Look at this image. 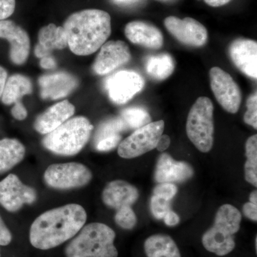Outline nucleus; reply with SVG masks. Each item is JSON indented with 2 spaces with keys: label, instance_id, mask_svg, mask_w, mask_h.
I'll use <instances>...</instances> for the list:
<instances>
[{
  "label": "nucleus",
  "instance_id": "1",
  "mask_svg": "<svg viewBox=\"0 0 257 257\" xmlns=\"http://www.w3.org/2000/svg\"><path fill=\"white\" fill-rule=\"evenodd\" d=\"M85 209L78 204H69L42 213L33 221L30 241L34 247L48 250L72 239L87 221Z\"/></svg>",
  "mask_w": 257,
  "mask_h": 257
},
{
  "label": "nucleus",
  "instance_id": "2",
  "mask_svg": "<svg viewBox=\"0 0 257 257\" xmlns=\"http://www.w3.org/2000/svg\"><path fill=\"white\" fill-rule=\"evenodd\" d=\"M62 28L68 47L74 55H90L110 36L111 17L104 10H82L69 15Z\"/></svg>",
  "mask_w": 257,
  "mask_h": 257
},
{
  "label": "nucleus",
  "instance_id": "3",
  "mask_svg": "<svg viewBox=\"0 0 257 257\" xmlns=\"http://www.w3.org/2000/svg\"><path fill=\"white\" fill-rule=\"evenodd\" d=\"M115 237L114 230L107 225H84L66 247V257H117Z\"/></svg>",
  "mask_w": 257,
  "mask_h": 257
},
{
  "label": "nucleus",
  "instance_id": "4",
  "mask_svg": "<svg viewBox=\"0 0 257 257\" xmlns=\"http://www.w3.org/2000/svg\"><path fill=\"white\" fill-rule=\"evenodd\" d=\"M94 128L85 116L71 117L59 127L47 134L42 144L46 150L57 155L74 156L85 147Z\"/></svg>",
  "mask_w": 257,
  "mask_h": 257
},
{
  "label": "nucleus",
  "instance_id": "5",
  "mask_svg": "<svg viewBox=\"0 0 257 257\" xmlns=\"http://www.w3.org/2000/svg\"><path fill=\"white\" fill-rule=\"evenodd\" d=\"M241 212L231 204L221 206L216 213L214 225L202 236L204 247L217 256H225L234 250V235L239 231Z\"/></svg>",
  "mask_w": 257,
  "mask_h": 257
},
{
  "label": "nucleus",
  "instance_id": "6",
  "mask_svg": "<svg viewBox=\"0 0 257 257\" xmlns=\"http://www.w3.org/2000/svg\"><path fill=\"white\" fill-rule=\"evenodd\" d=\"M186 131L189 140L199 151L207 153L214 145V105L209 98L200 96L191 107Z\"/></svg>",
  "mask_w": 257,
  "mask_h": 257
},
{
  "label": "nucleus",
  "instance_id": "7",
  "mask_svg": "<svg viewBox=\"0 0 257 257\" xmlns=\"http://www.w3.org/2000/svg\"><path fill=\"white\" fill-rule=\"evenodd\" d=\"M92 171L78 162L53 164L47 167L44 180L48 187L58 190L85 187L92 179Z\"/></svg>",
  "mask_w": 257,
  "mask_h": 257
},
{
  "label": "nucleus",
  "instance_id": "8",
  "mask_svg": "<svg viewBox=\"0 0 257 257\" xmlns=\"http://www.w3.org/2000/svg\"><path fill=\"white\" fill-rule=\"evenodd\" d=\"M164 130L163 120L150 122L138 128L120 143L118 155L121 158L133 159L155 150Z\"/></svg>",
  "mask_w": 257,
  "mask_h": 257
},
{
  "label": "nucleus",
  "instance_id": "9",
  "mask_svg": "<svg viewBox=\"0 0 257 257\" xmlns=\"http://www.w3.org/2000/svg\"><path fill=\"white\" fill-rule=\"evenodd\" d=\"M209 78L211 90L218 103L228 112L236 114L242 100L239 85L220 67H212L209 71Z\"/></svg>",
  "mask_w": 257,
  "mask_h": 257
},
{
  "label": "nucleus",
  "instance_id": "10",
  "mask_svg": "<svg viewBox=\"0 0 257 257\" xmlns=\"http://www.w3.org/2000/svg\"><path fill=\"white\" fill-rule=\"evenodd\" d=\"M37 198V191L24 184L14 174H10L0 182V204L10 212H16L25 204H33Z\"/></svg>",
  "mask_w": 257,
  "mask_h": 257
},
{
  "label": "nucleus",
  "instance_id": "11",
  "mask_svg": "<svg viewBox=\"0 0 257 257\" xmlns=\"http://www.w3.org/2000/svg\"><path fill=\"white\" fill-rule=\"evenodd\" d=\"M105 89L110 100L116 104H124L141 92L145 80L134 71L122 70L106 79Z\"/></svg>",
  "mask_w": 257,
  "mask_h": 257
},
{
  "label": "nucleus",
  "instance_id": "12",
  "mask_svg": "<svg viewBox=\"0 0 257 257\" xmlns=\"http://www.w3.org/2000/svg\"><path fill=\"white\" fill-rule=\"evenodd\" d=\"M165 28L175 38L183 45L202 47L208 42L207 28L192 18L179 19L175 16L165 18Z\"/></svg>",
  "mask_w": 257,
  "mask_h": 257
},
{
  "label": "nucleus",
  "instance_id": "13",
  "mask_svg": "<svg viewBox=\"0 0 257 257\" xmlns=\"http://www.w3.org/2000/svg\"><path fill=\"white\" fill-rule=\"evenodd\" d=\"M131 58L130 48L124 42H106L101 47L92 69L98 75H106L127 64Z\"/></svg>",
  "mask_w": 257,
  "mask_h": 257
},
{
  "label": "nucleus",
  "instance_id": "14",
  "mask_svg": "<svg viewBox=\"0 0 257 257\" xmlns=\"http://www.w3.org/2000/svg\"><path fill=\"white\" fill-rule=\"evenodd\" d=\"M0 38L5 39L10 45V58L16 65H22L28 60L30 51V40L28 32L13 20H0Z\"/></svg>",
  "mask_w": 257,
  "mask_h": 257
},
{
  "label": "nucleus",
  "instance_id": "15",
  "mask_svg": "<svg viewBox=\"0 0 257 257\" xmlns=\"http://www.w3.org/2000/svg\"><path fill=\"white\" fill-rule=\"evenodd\" d=\"M230 58L247 77L257 78V43L250 39L239 38L230 44Z\"/></svg>",
  "mask_w": 257,
  "mask_h": 257
},
{
  "label": "nucleus",
  "instance_id": "16",
  "mask_svg": "<svg viewBox=\"0 0 257 257\" xmlns=\"http://www.w3.org/2000/svg\"><path fill=\"white\" fill-rule=\"evenodd\" d=\"M38 82L42 99L52 100L68 96L79 85L78 79L66 72L42 75Z\"/></svg>",
  "mask_w": 257,
  "mask_h": 257
},
{
  "label": "nucleus",
  "instance_id": "17",
  "mask_svg": "<svg viewBox=\"0 0 257 257\" xmlns=\"http://www.w3.org/2000/svg\"><path fill=\"white\" fill-rule=\"evenodd\" d=\"M124 34L126 38L135 45L151 50H160L163 47L162 32L148 22H130L125 27Z\"/></svg>",
  "mask_w": 257,
  "mask_h": 257
},
{
  "label": "nucleus",
  "instance_id": "18",
  "mask_svg": "<svg viewBox=\"0 0 257 257\" xmlns=\"http://www.w3.org/2000/svg\"><path fill=\"white\" fill-rule=\"evenodd\" d=\"M194 170L185 162H177L170 155L163 153L159 157L155 169V178L159 183L183 182L192 178Z\"/></svg>",
  "mask_w": 257,
  "mask_h": 257
},
{
  "label": "nucleus",
  "instance_id": "19",
  "mask_svg": "<svg viewBox=\"0 0 257 257\" xmlns=\"http://www.w3.org/2000/svg\"><path fill=\"white\" fill-rule=\"evenodd\" d=\"M140 192L138 188L127 182L114 180L106 184L101 194L102 202L106 207L118 209L132 207L138 201Z\"/></svg>",
  "mask_w": 257,
  "mask_h": 257
},
{
  "label": "nucleus",
  "instance_id": "20",
  "mask_svg": "<svg viewBox=\"0 0 257 257\" xmlns=\"http://www.w3.org/2000/svg\"><path fill=\"white\" fill-rule=\"evenodd\" d=\"M75 112V106L68 100L54 104L39 115L34 122V128L41 135H47L70 119Z\"/></svg>",
  "mask_w": 257,
  "mask_h": 257
},
{
  "label": "nucleus",
  "instance_id": "21",
  "mask_svg": "<svg viewBox=\"0 0 257 257\" xmlns=\"http://www.w3.org/2000/svg\"><path fill=\"white\" fill-rule=\"evenodd\" d=\"M67 47L68 44L63 28L50 24L39 31L38 43L35 47V55L41 59L51 55L55 50H63Z\"/></svg>",
  "mask_w": 257,
  "mask_h": 257
},
{
  "label": "nucleus",
  "instance_id": "22",
  "mask_svg": "<svg viewBox=\"0 0 257 257\" xmlns=\"http://www.w3.org/2000/svg\"><path fill=\"white\" fill-rule=\"evenodd\" d=\"M26 149L17 139L0 140V175L14 168L24 160Z\"/></svg>",
  "mask_w": 257,
  "mask_h": 257
},
{
  "label": "nucleus",
  "instance_id": "23",
  "mask_svg": "<svg viewBox=\"0 0 257 257\" xmlns=\"http://www.w3.org/2000/svg\"><path fill=\"white\" fill-rule=\"evenodd\" d=\"M32 90L33 86L30 78L23 74H14L7 79L2 101L5 105L22 102V98L32 94Z\"/></svg>",
  "mask_w": 257,
  "mask_h": 257
},
{
  "label": "nucleus",
  "instance_id": "24",
  "mask_svg": "<svg viewBox=\"0 0 257 257\" xmlns=\"http://www.w3.org/2000/svg\"><path fill=\"white\" fill-rule=\"evenodd\" d=\"M144 246L147 257H181L177 243L168 235H152L145 240Z\"/></svg>",
  "mask_w": 257,
  "mask_h": 257
},
{
  "label": "nucleus",
  "instance_id": "25",
  "mask_svg": "<svg viewBox=\"0 0 257 257\" xmlns=\"http://www.w3.org/2000/svg\"><path fill=\"white\" fill-rule=\"evenodd\" d=\"M175 69V60L170 54L150 56L145 62L147 74L155 80H165L173 74Z\"/></svg>",
  "mask_w": 257,
  "mask_h": 257
},
{
  "label": "nucleus",
  "instance_id": "26",
  "mask_svg": "<svg viewBox=\"0 0 257 257\" xmlns=\"http://www.w3.org/2000/svg\"><path fill=\"white\" fill-rule=\"evenodd\" d=\"M246 162L244 166L245 179L257 187V135L250 137L246 143Z\"/></svg>",
  "mask_w": 257,
  "mask_h": 257
},
{
  "label": "nucleus",
  "instance_id": "27",
  "mask_svg": "<svg viewBox=\"0 0 257 257\" xmlns=\"http://www.w3.org/2000/svg\"><path fill=\"white\" fill-rule=\"evenodd\" d=\"M120 117L124 121L127 128H138L152 122L151 116L146 109L138 106H133L123 109Z\"/></svg>",
  "mask_w": 257,
  "mask_h": 257
},
{
  "label": "nucleus",
  "instance_id": "28",
  "mask_svg": "<svg viewBox=\"0 0 257 257\" xmlns=\"http://www.w3.org/2000/svg\"><path fill=\"white\" fill-rule=\"evenodd\" d=\"M121 117L111 118L101 123L94 135V144L103 139L111 138L116 135H121L120 133L127 130Z\"/></svg>",
  "mask_w": 257,
  "mask_h": 257
},
{
  "label": "nucleus",
  "instance_id": "29",
  "mask_svg": "<svg viewBox=\"0 0 257 257\" xmlns=\"http://www.w3.org/2000/svg\"><path fill=\"white\" fill-rule=\"evenodd\" d=\"M114 220L122 229H132L135 227L138 219L132 207H124L116 210Z\"/></svg>",
  "mask_w": 257,
  "mask_h": 257
},
{
  "label": "nucleus",
  "instance_id": "30",
  "mask_svg": "<svg viewBox=\"0 0 257 257\" xmlns=\"http://www.w3.org/2000/svg\"><path fill=\"white\" fill-rule=\"evenodd\" d=\"M246 109L243 116V121L246 124L257 128V92H253L248 96L246 101Z\"/></svg>",
  "mask_w": 257,
  "mask_h": 257
},
{
  "label": "nucleus",
  "instance_id": "31",
  "mask_svg": "<svg viewBox=\"0 0 257 257\" xmlns=\"http://www.w3.org/2000/svg\"><path fill=\"white\" fill-rule=\"evenodd\" d=\"M150 209L152 215L157 219H162L170 210V201L165 200L153 195L150 201Z\"/></svg>",
  "mask_w": 257,
  "mask_h": 257
},
{
  "label": "nucleus",
  "instance_id": "32",
  "mask_svg": "<svg viewBox=\"0 0 257 257\" xmlns=\"http://www.w3.org/2000/svg\"><path fill=\"white\" fill-rule=\"evenodd\" d=\"M178 189L177 186L173 183H160L157 184L154 189V195L165 199V200L170 201L175 197Z\"/></svg>",
  "mask_w": 257,
  "mask_h": 257
},
{
  "label": "nucleus",
  "instance_id": "33",
  "mask_svg": "<svg viewBox=\"0 0 257 257\" xmlns=\"http://www.w3.org/2000/svg\"><path fill=\"white\" fill-rule=\"evenodd\" d=\"M121 135H116V136L99 140L97 143L94 144V147L99 152L110 151L113 149L119 146L120 143L121 142Z\"/></svg>",
  "mask_w": 257,
  "mask_h": 257
},
{
  "label": "nucleus",
  "instance_id": "34",
  "mask_svg": "<svg viewBox=\"0 0 257 257\" xmlns=\"http://www.w3.org/2000/svg\"><path fill=\"white\" fill-rule=\"evenodd\" d=\"M15 0H0V20H7L15 13Z\"/></svg>",
  "mask_w": 257,
  "mask_h": 257
},
{
  "label": "nucleus",
  "instance_id": "35",
  "mask_svg": "<svg viewBox=\"0 0 257 257\" xmlns=\"http://www.w3.org/2000/svg\"><path fill=\"white\" fill-rule=\"evenodd\" d=\"M13 236L8 226L0 216V246H7L12 241Z\"/></svg>",
  "mask_w": 257,
  "mask_h": 257
},
{
  "label": "nucleus",
  "instance_id": "36",
  "mask_svg": "<svg viewBox=\"0 0 257 257\" xmlns=\"http://www.w3.org/2000/svg\"><path fill=\"white\" fill-rule=\"evenodd\" d=\"M12 115L15 119L23 121L28 116V111L23 103H17L11 109Z\"/></svg>",
  "mask_w": 257,
  "mask_h": 257
},
{
  "label": "nucleus",
  "instance_id": "37",
  "mask_svg": "<svg viewBox=\"0 0 257 257\" xmlns=\"http://www.w3.org/2000/svg\"><path fill=\"white\" fill-rule=\"evenodd\" d=\"M243 215L251 220L257 221V204L251 202L245 203L242 208Z\"/></svg>",
  "mask_w": 257,
  "mask_h": 257
},
{
  "label": "nucleus",
  "instance_id": "38",
  "mask_svg": "<svg viewBox=\"0 0 257 257\" xmlns=\"http://www.w3.org/2000/svg\"><path fill=\"white\" fill-rule=\"evenodd\" d=\"M163 219L164 221H165V224H167V226H176V225L179 224V221H180L178 214H176L175 211L171 210L169 211L168 212L165 214Z\"/></svg>",
  "mask_w": 257,
  "mask_h": 257
},
{
  "label": "nucleus",
  "instance_id": "39",
  "mask_svg": "<svg viewBox=\"0 0 257 257\" xmlns=\"http://www.w3.org/2000/svg\"><path fill=\"white\" fill-rule=\"evenodd\" d=\"M40 67L43 69H54L55 68L56 66H57V62H56L54 57H52L51 55H49L41 58V60H40Z\"/></svg>",
  "mask_w": 257,
  "mask_h": 257
},
{
  "label": "nucleus",
  "instance_id": "40",
  "mask_svg": "<svg viewBox=\"0 0 257 257\" xmlns=\"http://www.w3.org/2000/svg\"><path fill=\"white\" fill-rule=\"evenodd\" d=\"M171 140L170 137L167 135H162L157 143L156 149L159 152H164L170 147Z\"/></svg>",
  "mask_w": 257,
  "mask_h": 257
},
{
  "label": "nucleus",
  "instance_id": "41",
  "mask_svg": "<svg viewBox=\"0 0 257 257\" xmlns=\"http://www.w3.org/2000/svg\"><path fill=\"white\" fill-rule=\"evenodd\" d=\"M8 79V72L4 67L0 66V98L3 96V92Z\"/></svg>",
  "mask_w": 257,
  "mask_h": 257
},
{
  "label": "nucleus",
  "instance_id": "42",
  "mask_svg": "<svg viewBox=\"0 0 257 257\" xmlns=\"http://www.w3.org/2000/svg\"><path fill=\"white\" fill-rule=\"evenodd\" d=\"M230 1L231 0H204V2L209 6L213 7V8L224 6V5L228 4Z\"/></svg>",
  "mask_w": 257,
  "mask_h": 257
},
{
  "label": "nucleus",
  "instance_id": "43",
  "mask_svg": "<svg viewBox=\"0 0 257 257\" xmlns=\"http://www.w3.org/2000/svg\"><path fill=\"white\" fill-rule=\"evenodd\" d=\"M249 202L257 204V191H253L249 196Z\"/></svg>",
  "mask_w": 257,
  "mask_h": 257
},
{
  "label": "nucleus",
  "instance_id": "44",
  "mask_svg": "<svg viewBox=\"0 0 257 257\" xmlns=\"http://www.w3.org/2000/svg\"><path fill=\"white\" fill-rule=\"evenodd\" d=\"M117 1H119V2H124V1H128V0H117Z\"/></svg>",
  "mask_w": 257,
  "mask_h": 257
}]
</instances>
